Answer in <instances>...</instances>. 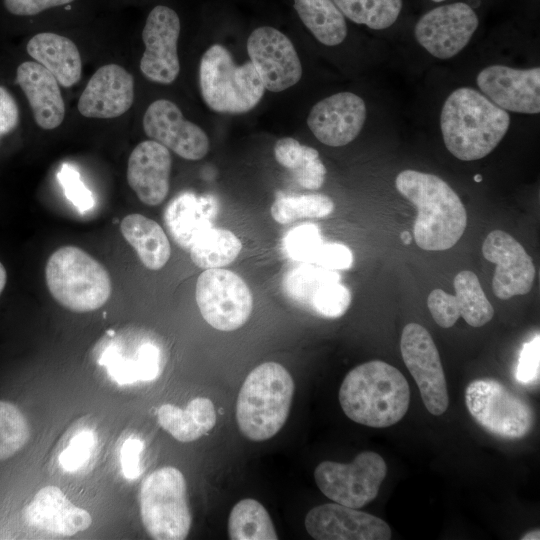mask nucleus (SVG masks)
Masks as SVG:
<instances>
[{"instance_id":"nucleus-1","label":"nucleus","mask_w":540,"mask_h":540,"mask_svg":"<svg viewBox=\"0 0 540 540\" xmlns=\"http://www.w3.org/2000/svg\"><path fill=\"white\" fill-rule=\"evenodd\" d=\"M395 185L417 208L413 232L421 249L444 251L459 241L467 225L466 209L443 179L409 169L397 175Z\"/></svg>"},{"instance_id":"nucleus-32","label":"nucleus","mask_w":540,"mask_h":540,"mask_svg":"<svg viewBox=\"0 0 540 540\" xmlns=\"http://www.w3.org/2000/svg\"><path fill=\"white\" fill-rule=\"evenodd\" d=\"M228 535L232 540H276L277 532L266 508L257 500L237 502L228 518Z\"/></svg>"},{"instance_id":"nucleus-41","label":"nucleus","mask_w":540,"mask_h":540,"mask_svg":"<svg viewBox=\"0 0 540 540\" xmlns=\"http://www.w3.org/2000/svg\"><path fill=\"white\" fill-rule=\"evenodd\" d=\"M58 179L67 198L78 208L85 212L94 204L92 193L80 179L79 172L69 164H63L58 173Z\"/></svg>"},{"instance_id":"nucleus-50","label":"nucleus","mask_w":540,"mask_h":540,"mask_svg":"<svg viewBox=\"0 0 540 540\" xmlns=\"http://www.w3.org/2000/svg\"><path fill=\"white\" fill-rule=\"evenodd\" d=\"M474 179L476 182H480L482 180V177L478 174V175H475Z\"/></svg>"},{"instance_id":"nucleus-4","label":"nucleus","mask_w":540,"mask_h":540,"mask_svg":"<svg viewBox=\"0 0 540 540\" xmlns=\"http://www.w3.org/2000/svg\"><path fill=\"white\" fill-rule=\"evenodd\" d=\"M289 371L277 362H265L245 378L237 397L236 422L249 440L260 442L275 436L284 426L294 395Z\"/></svg>"},{"instance_id":"nucleus-7","label":"nucleus","mask_w":540,"mask_h":540,"mask_svg":"<svg viewBox=\"0 0 540 540\" xmlns=\"http://www.w3.org/2000/svg\"><path fill=\"white\" fill-rule=\"evenodd\" d=\"M140 514L144 528L156 540H182L190 531L192 517L187 486L180 470L159 468L143 481Z\"/></svg>"},{"instance_id":"nucleus-47","label":"nucleus","mask_w":540,"mask_h":540,"mask_svg":"<svg viewBox=\"0 0 540 540\" xmlns=\"http://www.w3.org/2000/svg\"><path fill=\"white\" fill-rule=\"evenodd\" d=\"M19 121L20 112L15 98L7 88L0 85V141L17 128Z\"/></svg>"},{"instance_id":"nucleus-35","label":"nucleus","mask_w":540,"mask_h":540,"mask_svg":"<svg viewBox=\"0 0 540 540\" xmlns=\"http://www.w3.org/2000/svg\"><path fill=\"white\" fill-rule=\"evenodd\" d=\"M334 210V202L320 193L278 196L270 213L279 224H288L301 218H323Z\"/></svg>"},{"instance_id":"nucleus-25","label":"nucleus","mask_w":540,"mask_h":540,"mask_svg":"<svg viewBox=\"0 0 540 540\" xmlns=\"http://www.w3.org/2000/svg\"><path fill=\"white\" fill-rule=\"evenodd\" d=\"M211 208L203 197L192 193H181L168 203L164 224L179 247L189 251L196 239L212 227Z\"/></svg>"},{"instance_id":"nucleus-36","label":"nucleus","mask_w":540,"mask_h":540,"mask_svg":"<svg viewBox=\"0 0 540 540\" xmlns=\"http://www.w3.org/2000/svg\"><path fill=\"white\" fill-rule=\"evenodd\" d=\"M339 276L334 270L301 262L285 275L284 289L291 300L307 309L317 288L324 282Z\"/></svg>"},{"instance_id":"nucleus-11","label":"nucleus","mask_w":540,"mask_h":540,"mask_svg":"<svg viewBox=\"0 0 540 540\" xmlns=\"http://www.w3.org/2000/svg\"><path fill=\"white\" fill-rule=\"evenodd\" d=\"M400 351L425 407L432 415H442L449 404L447 382L438 349L428 330L418 323L407 324L402 330Z\"/></svg>"},{"instance_id":"nucleus-46","label":"nucleus","mask_w":540,"mask_h":540,"mask_svg":"<svg viewBox=\"0 0 540 540\" xmlns=\"http://www.w3.org/2000/svg\"><path fill=\"white\" fill-rule=\"evenodd\" d=\"M143 449L144 442L138 437L130 436L123 442L120 449V465L122 474L127 480H135L141 475Z\"/></svg>"},{"instance_id":"nucleus-2","label":"nucleus","mask_w":540,"mask_h":540,"mask_svg":"<svg viewBox=\"0 0 540 540\" xmlns=\"http://www.w3.org/2000/svg\"><path fill=\"white\" fill-rule=\"evenodd\" d=\"M510 126L507 111L469 87L454 90L445 100L440 128L447 150L462 161L491 153Z\"/></svg>"},{"instance_id":"nucleus-30","label":"nucleus","mask_w":540,"mask_h":540,"mask_svg":"<svg viewBox=\"0 0 540 540\" xmlns=\"http://www.w3.org/2000/svg\"><path fill=\"white\" fill-rule=\"evenodd\" d=\"M294 8L320 43L336 46L345 40L347 23L333 0H294Z\"/></svg>"},{"instance_id":"nucleus-21","label":"nucleus","mask_w":540,"mask_h":540,"mask_svg":"<svg viewBox=\"0 0 540 540\" xmlns=\"http://www.w3.org/2000/svg\"><path fill=\"white\" fill-rule=\"evenodd\" d=\"M171 168L170 151L154 140H146L129 156L127 181L141 202L156 206L168 195Z\"/></svg>"},{"instance_id":"nucleus-9","label":"nucleus","mask_w":540,"mask_h":540,"mask_svg":"<svg viewBox=\"0 0 540 540\" xmlns=\"http://www.w3.org/2000/svg\"><path fill=\"white\" fill-rule=\"evenodd\" d=\"M387 466L376 452L363 451L351 463L323 461L314 470L319 490L330 500L359 509L378 495Z\"/></svg>"},{"instance_id":"nucleus-45","label":"nucleus","mask_w":540,"mask_h":540,"mask_svg":"<svg viewBox=\"0 0 540 540\" xmlns=\"http://www.w3.org/2000/svg\"><path fill=\"white\" fill-rule=\"evenodd\" d=\"M516 378L524 385L535 383L539 378V335L523 345Z\"/></svg>"},{"instance_id":"nucleus-28","label":"nucleus","mask_w":540,"mask_h":540,"mask_svg":"<svg viewBox=\"0 0 540 540\" xmlns=\"http://www.w3.org/2000/svg\"><path fill=\"white\" fill-rule=\"evenodd\" d=\"M101 365L107 367L110 377L120 385L137 381H152L160 372V353L156 345L143 343L132 356H125L114 345L105 349Z\"/></svg>"},{"instance_id":"nucleus-15","label":"nucleus","mask_w":540,"mask_h":540,"mask_svg":"<svg viewBox=\"0 0 540 540\" xmlns=\"http://www.w3.org/2000/svg\"><path fill=\"white\" fill-rule=\"evenodd\" d=\"M147 137L186 160H200L209 151V138L197 124L186 120L180 108L170 100L152 102L143 116Z\"/></svg>"},{"instance_id":"nucleus-22","label":"nucleus","mask_w":540,"mask_h":540,"mask_svg":"<svg viewBox=\"0 0 540 540\" xmlns=\"http://www.w3.org/2000/svg\"><path fill=\"white\" fill-rule=\"evenodd\" d=\"M27 524L58 536H72L86 530L91 515L75 506L56 486L40 489L24 510Z\"/></svg>"},{"instance_id":"nucleus-8","label":"nucleus","mask_w":540,"mask_h":540,"mask_svg":"<svg viewBox=\"0 0 540 540\" xmlns=\"http://www.w3.org/2000/svg\"><path fill=\"white\" fill-rule=\"evenodd\" d=\"M465 403L478 425L500 438H523L535 422L529 402L492 378L470 382L465 391Z\"/></svg>"},{"instance_id":"nucleus-10","label":"nucleus","mask_w":540,"mask_h":540,"mask_svg":"<svg viewBox=\"0 0 540 540\" xmlns=\"http://www.w3.org/2000/svg\"><path fill=\"white\" fill-rule=\"evenodd\" d=\"M195 297L203 319L220 331H234L249 319L252 293L236 273L223 268L204 270L196 282Z\"/></svg>"},{"instance_id":"nucleus-17","label":"nucleus","mask_w":540,"mask_h":540,"mask_svg":"<svg viewBox=\"0 0 540 540\" xmlns=\"http://www.w3.org/2000/svg\"><path fill=\"white\" fill-rule=\"evenodd\" d=\"M304 525L316 540H389V525L379 517L339 503L313 507Z\"/></svg>"},{"instance_id":"nucleus-44","label":"nucleus","mask_w":540,"mask_h":540,"mask_svg":"<svg viewBox=\"0 0 540 540\" xmlns=\"http://www.w3.org/2000/svg\"><path fill=\"white\" fill-rule=\"evenodd\" d=\"M313 264L329 270H347L353 264V254L344 244L324 242Z\"/></svg>"},{"instance_id":"nucleus-49","label":"nucleus","mask_w":540,"mask_h":540,"mask_svg":"<svg viewBox=\"0 0 540 540\" xmlns=\"http://www.w3.org/2000/svg\"><path fill=\"white\" fill-rule=\"evenodd\" d=\"M539 529H534L527 532L521 539L522 540H539L540 539Z\"/></svg>"},{"instance_id":"nucleus-13","label":"nucleus","mask_w":540,"mask_h":540,"mask_svg":"<svg viewBox=\"0 0 540 540\" xmlns=\"http://www.w3.org/2000/svg\"><path fill=\"white\" fill-rule=\"evenodd\" d=\"M180 30V18L172 8L160 4L148 13L142 30L145 51L140 59V70L148 80L168 85L178 77Z\"/></svg>"},{"instance_id":"nucleus-5","label":"nucleus","mask_w":540,"mask_h":540,"mask_svg":"<svg viewBox=\"0 0 540 540\" xmlns=\"http://www.w3.org/2000/svg\"><path fill=\"white\" fill-rule=\"evenodd\" d=\"M45 279L52 297L66 309L84 313L99 309L110 298L107 269L76 246H64L47 260Z\"/></svg>"},{"instance_id":"nucleus-14","label":"nucleus","mask_w":540,"mask_h":540,"mask_svg":"<svg viewBox=\"0 0 540 540\" xmlns=\"http://www.w3.org/2000/svg\"><path fill=\"white\" fill-rule=\"evenodd\" d=\"M247 52L265 89L281 92L302 76V65L291 40L274 27L262 26L251 32Z\"/></svg>"},{"instance_id":"nucleus-27","label":"nucleus","mask_w":540,"mask_h":540,"mask_svg":"<svg viewBox=\"0 0 540 540\" xmlns=\"http://www.w3.org/2000/svg\"><path fill=\"white\" fill-rule=\"evenodd\" d=\"M120 231L146 268L159 270L166 265L171 246L157 222L142 214H129L122 220Z\"/></svg>"},{"instance_id":"nucleus-38","label":"nucleus","mask_w":540,"mask_h":540,"mask_svg":"<svg viewBox=\"0 0 540 540\" xmlns=\"http://www.w3.org/2000/svg\"><path fill=\"white\" fill-rule=\"evenodd\" d=\"M350 290L340 283V276L321 284L312 295L307 310L324 318L343 316L351 304Z\"/></svg>"},{"instance_id":"nucleus-24","label":"nucleus","mask_w":540,"mask_h":540,"mask_svg":"<svg viewBox=\"0 0 540 540\" xmlns=\"http://www.w3.org/2000/svg\"><path fill=\"white\" fill-rule=\"evenodd\" d=\"M26 50L35 62L52 73L61 86L71 87L81 79V55L70 38L53 32H40L29 39Z\"/></svg>"},{"instance_id":"nucleus-26","label":"nucleus","mask_w":540,"mask_h":540,"mask_svg":"<svg viewBox=\"0 0 540 540\" xmlns=\"http://www.w3.org/2000/svg\"><path fill=\"white\" fill-rule=\"evenodd\" d=\"M157 420L176 440L191 442L215 426L216 411L210 399L196 397L184 409L172 404L161 405L157 411Z\"/></svg>"},{"instance_id":"nucleus-12","label":"nucleus","mask_w":540,"mask_h":540,"mask_svg":"<svg viewBox=\"0 0 540 540\" xmlns=\"http://www.w3.org/2000/svg\"><path fill=\"white\" fill-rule=\"evenodd\" d=\"M478 26L479 18L472 5L452 2L425 12L415 24L414 35L427 52L444 60L458 54Z\"/></svg>"},{"instance_id":"nucleus-43","label":"nucleus","mask_w":540,"mask_h":540,"mask_svg":"<svg viewBox=\"0 0 540 540\" xmlns=\"http://www.w3.org/2000/svg\"><path fill=\"white\" fill-rule=\"evenodd\" d=\"M427 306L434 321L442 328L452 327L460 317L455 295L442 289L431 291L427 298Z\"/></svg>"},{"instance_id":"nucleus-19","label":"nucleus","mask_w":540,"mask_h":540,"mask_svg":"<svg viewBox=\"0 0 540 540\" xmlns=\"http://www.w3.org/2000/svg\"><path fill=\"white\" fill-rule=\"evenodd\" d=\"M366 114V105L361 97L352 92H339L312 107L307 125L321 143L340 147L359 135Z\"/></svg>"},{"instance_id":"nucleus-6","label":"nucleus","mask_w":540,"mask_h":540,"mask_svg":"<svg viewBox=\"0 0 540 540\" xmlns=\"http://www.w3.org/2000/svg\"><path fill=\"white\" fill-rule=\"evenodd\" d=\"M199 86L205 104L218 113L241 114L260 102L265 88L248 61L237 65L220 44L211 45L199 65Z\"/></svg>"},{"instance_id":"nucleus-31","label":"nucleus","mask_w":540,"mask_h":540,"mask_svg":"<svg viewBox=\"0 0 540 540\" xmlns=\"http://www.w3.org/2000/svg\"><path fill=\"white\" fill-rule=\"evenodd\" d=\"M241 250L242 243L233 232L211 227L196 239L189 253L192 262L206 270L229 265Z\"/></svg>"},{"instance_id":"nucleus-37","label":"nucleus","mask_w":540,"mask_h":540,"mask_svg":"<svg viewBox=\"0 0 540 540\" xmlns=\"http://www.w3.org/2000/svg\"><path fill=\"white\" fill-rule=\"evenodd\" d=\"M29 436V425L23 413L12 403L0 401V461L16 454Z\"/></svg>"},{"instance_id":"nucleus-33","label":"nucleus","mask_w":540,"mask_h":540,"mask_svg":"<svg viewBox=\"0 0 540 540\" xmlns=\"http://www.w3.org/2000/svg\"><path fill=\"white\" fill-rule=\"evenodd\" d=\"M454 289L460 316L472 327H481L494 316L477 275L470 270L460 271L454 278Z\"/></svg>"},{"instance_id":"nucleus-40","label":"nucleus","mask_w":540,"mask_h":540,"mask_svg":"<svg viewBox=\"0 0 540 540\" xmlns=\"http://www.w3.org/2000/svg\"><path fill=\"white\" fill-rule=\"evenodd\" d=\"M97 437L92 429L84 428L73 435L67 447L59 454V465L65 472L82 469L91 459Z\"/></svg>"},{"instance_id":"nucleus-16","label":"nucleus","mask_w":540,"mask_h":540,"mask_svg":"<svg viewBox=\"0 0 540 540\" xmlns=\"http://www.w3.org/2000/svg\"><path fill=\"white\" fill-rule=\"evenodd\" d=\"M482 254L496 265L492 280L495 296L508 300L530 292L536 275L535 265L514 237L502 230L491 231L482 244Z\"/></svg>"},{"instance_id":"nucleus-34","label":"nucleus","mask_w":540,"mask_h":540,"mask_svg":"<svg viewBox=\"0 0 540 540\" xmlns=\"http://www.w3.org/2000/svg\"><path fill=\"white\" fill-rule=\"evenodd\" d=\"M345 18L370 29L392 26L402 11L403 0H333Z\"/></svg>"},{"instance_id":"nucleus-29","label":"nucleus","mask_w":540,"mask_h":540,"mask_svg":"<svg viewBox=\"0 0 540 540\" xmlns=\"http://www.w3.org/2000/svg\"><path fill=\"white\" fill-rule=\"evenodd\" d=\"M276 161L291 170L300 186L309 190L319 189L326 176V168L316 149L300 144L292 137L277 140L274 146Z\"/></svg>"},{"instance_id":"nucleus-39","label":"nucleus","mask_w":540,"mask_h":540,"mask_svg":"<svg viewBox=\"0 0 540 540\" xmlns=\"http://www.w3.org/2000/svg\"><path fill=\"white\" fill-rule=\"evenodd\" d=\"M324 243L319 228L314 224H304L293 228L285 236V249L298 262L313 264Z\"/></svg>"},{"instance_id":"nucleus-18","label":"nucleus","mask_w":540,"mask_h":540,"mask_svg":"<svg viewBox=\"0 0 540 540\" xmlns=\"http://www.w3.org/2000/svg\"><path fill=\"white\" fill-rule=\"evenodd\" d=\"M483 94L505 111L522 114L540 112V68L516 69L491 65L477 76Z\"/></svg>"},{"instance_id":"nucleus-23","label":"nucleus","mask_w":540,"mask_h":540,"mask_svg":"<svg viewBox=\"0 0 540 540\" xmlns=\"http://www.w3.org/2000/svg\"><path fill=\"white\" fill-rule=\"evenodd\" d=\"M16 83L25 94L35 123L44 130L59 127L65 118L60 84L52 73L35 61L22 62L16 70Z\"/></svg>"},{"instance_id":"nucleus-20","label":"nucleus","mask_w":540,"mask_h":540,"mask_svg":"<svg viewBox=\"0 0 540 540\" xmlns=\"http://www.w3.org/2000/svg\"><path fill=\"white\" fill-rule=\"evenodd\" d=\"M133 101V76L118 64H106L87 82L77 108L86 118L112 119L126 113Z\"/></svg>"},{"instance_id":"nucleus-48","label":"nucleus","mask_w":540,"mask_h":540,"mask_svg":"<svg viewBox=\"0 0 540 540\" xmlns=\"http://www.w3.org/2000/svg\"><path fill=\"white\" fill-rule=\"evenodd\" d=\"M6 281H7V273H6L5 267L0 262V294L5 288Z\"/></svg>"},{"instance_id":"nucleus-3","label":"nucleus","mask_w":540,"mask_h":540,"mask_svg":"<svg viewBox=\"0 0 540 540\" xmlns=\"http://www.w3.org/2000/svg\"><path fill=\"white\" fill-rule=\"evenodd\" d=\"M338 397L349 419L361 425L384 428L404 417L409 407L410 389L396 367L372 360L348 372Z\"/></svg>"},{"instance_id":"nucleus-42","label":"nucleus","mask_w":540,"mask_h":540,"mask_svg":"<svg viewBox=\"0 0 540 540\" xmlns=\"http://www.w3.org/2000/svg\"><path fill=\"white\" fill-rule=\"evenodd\" d=\"M78 0H2L5 12L13 17L32 18L56 9H67Z\"/></svg>"},{"instance_id":"nucleus-51","label":"nucleus","mask_w":540,"mask_h":540,"mask_svg":"<svg viewBox=\"0 0 540 540\" xmlns=\"http://www.w3.org/2000/svg\"><path fill=\"white\" fill-rule=\"evenodd\" d=\"M431 1L434 2V3H442V2H445L447 0H431Z\"/></svg>"}]
</instances>
